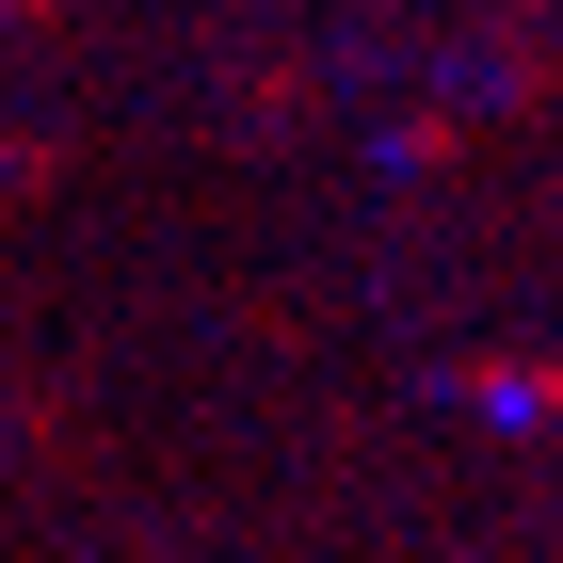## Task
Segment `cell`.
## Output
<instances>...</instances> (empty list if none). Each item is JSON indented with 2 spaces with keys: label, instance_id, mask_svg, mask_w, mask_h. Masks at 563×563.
Masks as SVG:
<instances>
[{
  "label": "cell",
  "instance_id": "obj_1",
  "mask_svg": "<svg viewBox=\"0 0 563 563\" xmlns=\"http://www.w3.org/2000/svg\"><path fill=\"white\" fill-rule=\"evenodd\" d=\"M0 16H33V0H0Z\"/></svg>",
  "mask_w": 563,
  "mask_h": 563
}]
</instances>
